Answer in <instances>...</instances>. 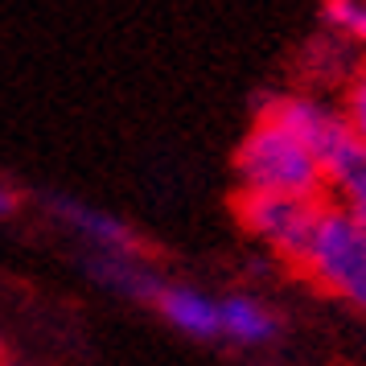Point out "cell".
Returning <instances> with one entry per match:
<instances>
[{"mask_svg": "<svg viewBox=\"0 0 366 366\" xmlns=\"http://www.w3.org/2000/svg\"><path fill=\"white\" fill-rule=\"evenodd\" d=\"M321 206H325V198H280V194H243L239 189L234 214L255 239L272 243L288 264L297 267L309 239H313Z\"/></svg>", "mask_w": 366, "mask_h": 366, "instance_id": "3957f363", "label": "cell"}, {"mask_svg": "<svg viewBox=\"0 0 366 366\" xmlns=\"http://www.w3.org/2000/svg\"><path fill=\"white\" fill-rule=\"evenodd\" d=\"M218 337H231L239 346H259L276 337V317L267 305L251 297H227L218 300Z\"/></svg>", "mask_w": 366, "mask_h": 366, "instance_id": "8992f818", "label": "cell"}, {"mask_svg": "<svg viewBox=\"0 0 366 366\" xmlns=\"http://www.w3.org/2000/svg\"><path fill=\"white\" fill-rule=\"evenodd\" d=\"M333 29H342L354 41H366V0H333L321 9Z\"/></svg>", "mask_w": 366, "mask_h": 366, "instance_id": "52a82bcc", "label": "cell"}, {"mask_svg": "<svg viewBox=\"0 0 366 366\" xmlns=\"http://www.w3.org/2000/svg\"><path fill=\"white\" fill-rule=\"evenodd\" d=\"M149 305L165 317L173 330L189 333V337H218V300L198 292V288L161 280V288L152 292Z\"/></svg>", "mask_w": 366, "mask_h": 366, "instance_id": "277c9868", "label": "cell"}, {"mask_svg": "<svg viewBox=\"0 0 366 366\" xmlns=\"http://www.w3.org/2000/svg\"><path fill=\"white\" fill-rule=\"evenodd\" d=\"M300 272L333 297L366 309V231L346 206H321L313 239L300 255Z\"/></svg>", "mask_w": 366, "mask_h": 366, "instance_id": "7a4b0ae2", "label": "cell"}, {"mask_svg": "<svg viewBox=\"0 0 366 366\" xmlns=\"http://www.w3.org/2000/svg\"><path fill=\"white\" fill-rule=\"evenodd\" d=\"M234 169H239L243 194H280V198L325 194V173L313 149L267 116H255L251 132L234 152Z\"/></svg>", "mask_w": 366, "mask_h": 366, "instance_id": "6da1fadb", "label": "cell"}, {"mask_svg": "<svg viewBox=\"0 0 366 366\" xmlns=\"http://www.w3.org/2000/svg\"><path fill=\"white\" fill-rule=\"evenodd\" d=\"M350 124V132L358 136L366 144V70L354 79V86H350V99H346V116H342Z\"/></svg>", "mask_w": 366, "mask_h": 366, "instance_id": "ba28073f", "label": "cell"}, {"mask_svg": "<svg viewBox=\"0 0 366 366\" xmlns=\"http://www.w3.org/2000/svg\"><path fill=\"white\" fill-rule=\"evenodd\" d=\"M9 210H13V194L0 185V214H9Z\"/></svg>", "mask_w": 366, "mask_h": 366, "instance_id": "9c48e42d", "label": "cell"}, {"mask_svg": "<svg viewBox=\"0 0 366 366\" xmlns=\"http://www.w3.org/2000/svg\"><path fill=\"white\" fill-rule=\"evenodd\" d=\"M62 218H66L70 227L83 234L86 243L103 247L107 255H124V259H136V251H140V239L132 234V227H128V222H119L116 214H107V210L62 202Z\"/></svg>", "mask_w": 366, "mask_h": 366, "instance_id": "5b68a950", "label": "cell"}]
</instances>
